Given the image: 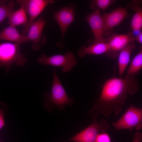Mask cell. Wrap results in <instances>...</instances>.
<instances>
[{"instance_id":"16","label":"cell","mask_w":142,"mask_h":142,"mask_svg":"<svg viewBox=\"0 0 142 142\" xmlns=\"http://www.w3.org/2000/svg\"><path fill=\"white\" fill-rule=\"evenodd\" d=\"M136 48L134 43H130L124 48L118 54V72L120 75L123 74L129 62L131 53Z\"/></svg>"},{"instance_id":"25","label":"cell","mask_w":142,"mask_h":142,"mask_svg":"<svg viewBox=\"0 0 142 142\" xmlns=\"http://www.w3.org/2000/svg\"><path fill=\"white\" fill-rule=\"evenodd\" d=\"M0 142H1L0 141Z\"/></svg>"},{"instance_id":"17","label":"cell","mask_w":142,"mask_h":142,"mask_svg":"<svg viewBox=\"0 0 142 142\" xmlns=\"http://www.w3.org/2000/svg\"><path fill=\"white\" fill-rule=\"evenodd\" d=\"M21 8L17 10L14 11L8 17V24L9 26L16 27L23 25L24 26L27 23L28 20L27 13L24 8Z\"/></svg>"},{"instance_id":"9","label":"cell","mask_w":142,"mask_h":142,"mask_svg":"<svg viewBox=\"0 0 142 142\" xmlns=\"http://www.w3.org/2000/svg\"><path fill=\"white\" fill-rule=\"evenodd\" d=\"M106 42L109 46L106 55L113 59L116 58L119 53L128 44L134 43L135 37L132 32H129L127 34H111L106 38Z\"/></svg>"},{"instance_id":"23","label":"cell","mask_w":142,"mask_h":142,"mask_svg":"<svg viewBox=\"0 0 142 142\" xmlns=\"http://www.w3.org/2000/svg\"><path fill=\"white\" fill-rule=\"evenodd\" d=\"M4 115L3 110L0 108V130L5 125L4 119Z\"/></svg>"},{"instance_id":"4","label":"cell","mask_w":142,"mask_h":142,"mask_svg":"<svg viewBox=\"0 0 142 142\" xmlns=\"http://www.w3.org/2000/svg\"><path fill=\"white\" fill-rule=\"evenodd\" d=\"M20 45L13 43H0V66L5 67L7 72L14 63L22 66L27 61L20 50Z\"/></svg>"},{"instance_id":"10","label":"cell","mask_w":142,"mask_h":142,"mask_svg":"<svg viewBox=\"0 0 142 142\" xmlns=\"http://www.w3.org/2000/svg\"><path fill=\"white\" fill-rule=\"evenodd\" d=\"M47 22L41 16L33 21L29 27L26 36L27 40L29 42H32V49L33 50H39L47 41L42 31Z\"/></svg>"},{"instance_id":"8","label":"cell","mask_w":142,"mask_h":142,"mask_svg":"<svg viewBox=\"0 0 142 142\" xmlns=\"http://www.w3.org/2000/svg\"><path fill=\"white\" fill-rule=\"evenodd\" d=\"M16 2L23 7L29 15L28 21L22 31L23 34L26 36L29 28L34 19L48 5L54 3L53 0H17Z\"/></svg>"},{"instance_id":"6","label":"cell","mask_w":142,"mask_h":142,"mask_svg":"<svg viewBox=\"0 0 142 142\" xmlns=\"http://www.w3.org/2000/svg\"><path fill=\"white\" fill-rule=\"evenodd\" d=\"M37 61L44 65L61 67L64 73L72 70L77 62L74 54L70 51L66 52L63 55H56L48 57L43 54L38 58Z\"/></svg>"},{"instance_id":"12","label":"cell","mask_w":142,"mask_h":142,"mask_svg":"<svg viewBox=\"0 0 142 142\" xmlns=\"http://www.w3.org/2000/svg\"><path fill=\"white\" fill-rule=\"evenodd\" d=\"M128 15L126 7H119L111 12L105 13L102 16L103 21L104 35L110 34L115 27L119 25Z\"/></svg>"},{"instance_id":"5","label":"cell","mask_w":142,"mask_h":142,"mask_svg":"<svg viewBox=\"0 0 142 142\" xmlns=\"http://www.w3.org/2000/svg\"><path fill=\"white\" fill-rule=\"evenodd\" d=\"M112 125L115 130L134 129L139 131L142 128V109L131 104L122 116Z\"/></svg>"},{"instance_id":"24","label":"cell","mask_w":142,"mask_h":142,"mask_svg":"<svg viewBox=\"0 0 142 142\" xmlns=\"http://www.w3.org/2000/svg\"><path fill=\"white\" fill-rule=\"evenodd\" d=\"M135 40L138 43L142 44V32L140 31L138 34L135 37Z\"/></svg>"},{"instance_id":"1","label":"cell","mask_w":142,"mask_h":142,"mask_svg":"<svg viewBox=\"0 0 142 142\" xmlns=\"http://www.w3.org/2000/svg\"><path fill=\"white\" fill-rule=\"evenodd\" d=\"M139 89L138 80L135 76L109 79L103 85L100 96L95 101L93 108L105 117L112 114L117 115L128 96L136 94Z\"/></svg>"},{"instance_id":"14","label":"cell","mask_w":142,"mask_h":142,"mask_svg":"<svg viewBox=\"0 0 142 142\" xmlns=\"http://www.w3.org/2000/svg\"><path fill=\"white\" fill-rule=\"evenodd\" d=\"M142 1L133 0L127 6L135 12L131 19L130 29L133 31H141L142 27Z\"/></svg>"},{"instance_id":"22","label":"cell","mask_w":142,"mask_h":142,"mask_svg":"<svg viewBox=\"0 0 142 142\" xmlns=\"http://www.w3.org/2000/svg\"><path fill=\"white\" fill-rule=\"evenodd\" d=\"M132 142H142V134L139 131L136 133L134 136Z\"/></svg>"},{"instance_id":"19","label":"cell","mask_w":142,"mask_h":142,"mask_svg":"<svg viewBox=\"0 0 142 142\" xmlns=\"http://www.w3.org/2000/svg\"><path fill=\"white\" fill-rule=\"evenodd\" d=\"M14 6L12 1L0 0V23L14 11Z\"/></svg>"},{"instance_id":"2","label":"cell","mask_w":142,"mask_h":142,"mask_svg":"<svg viewBox=\"0 0 142 142\" xmlns=\"http://www.w3.org/2000/svg\"><path fill=\"white\" fill-rule=\"evenodd\" d=\"M53 72L51 93H45L43 94L44 100L43 105L50 112L52 111L54 107L60 109H64L67 105H72L75 101L74 98H70L67 95L54 68Z\"/></svg>"},{"instance_id":"21","label":"cell","mask_w":142,"mask_h":142,"mask_svg":"<svg viewBox=\"0 0 142 142\" xmlns=\"http://www.w3.org/2000/svg\"><path fill=\"white\" fill-rule=\"evenodd\" d=\"M95 142H111V141L109 134L105 132L98 134Z\"/></svg>"},{"instance_id":"3","label":"cell","mask_w":142,"mask_h":142,"mask_svg":"<svg viewBox=\"0 0 142 142\" xmlns=\"http://www.w3.org/2000/svg\"><path fill=\"white\" fill-rule=\"evenodd\" d=\"M92 119V123L87 128L79 132L68 140L74 142H95L99 133L106 131L109 128L108 122L102 119L100 121L97 120L99 114L94 109L89 111Z\"/></svg>"},{"instance_id":"13","label":"cell","mask_w":142,"mask_h":142,"mask_svg":"<svg viewBox=\"0 0 142 142\" xmlns=\"http://www.w3.org/2000/svg\"><path fill=\"white\" fill-rule=\"evenodd\" d=\"M0 40H5L19 45L29 42L26 36L20 33L15 27L9 26L0 32Z\"/></svg>"},{"instance_id":"15","label":"cell","mask_w":142,"mask_h":142,"mask_svg":"<svg viewBox=\"0 0 142 142\" xmlns=\"http://www.w3.org/2000/svg\"><path fill=\"white\" fill-rule=\"evenodd\" d=\"M109 49V45L106 42L94 43L88 47L82 46L78 52V55L81 58L88 54L100 55L106 53Z\"/></svg>"},{"instance_id":"7","label":"cell","mask_w":142,"mask_h":142,"mask_svg":"<svg viewBox=\"0 0 142 142\" xmlns=\"http://www.w3.org/2000/svg\"><path fill=\"white\" fill-rule=\"evenodd\" d=\"M76 7L73 3H70L53 13L54 19L59 26L61 34V40L57 43L59 47L64 46V38L69 27L75 21L74 9Z\"/></svg>"},{"instance_id":"20","label":"cell","mask_w":142,"mask_h":142,"mask_svg":"<svg viewBox=\"0 0 142 142\" xmlns=\"http://www.w3.org/2000/svg\"><path fill=\"white\" fill-rule=\"evenodd\" d=\"M115 1L114 0H91L89 3L90 8L92 10H95L97 8L104 10Z\"/></svg>"},{"instance_id":"18","label":"cell","mask_w":142,"mask_h":142,"mask_svg":"<svg viewBox=\"0 0 142 142\" xmlns=\"http://www.w3.org/2000/svg\"><path fill=\"white\" fill-rule=\"evenodd\" d=\"M142 68V49L141 48L137 54L132 60L127 70V77L135 76L138 74Z\"/></svg>"},{"instance_id":"11","label":"cell","mask_w":142,"mask_h":142,"mask_svg":"<svg viewBox=\"0 0 142 142\" xmlns=\"http://www.w3.org/2000/svg\"><path fill=\"white\" fill-rule=\"evenodd\" d=\"M85 19L89 24L94 37V43L105 42L104 36V25L100 9H97L86 16Z\"/></svg>"}]
</instances>
